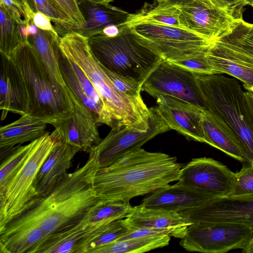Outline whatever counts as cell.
<instances>
[{"instance_id":"cell-27","label":"cell","mask_w":253,"mask_h":253,"mask_svg":"<svg viewBox=\"0 0 253 253\" xmlns=\"http://www.w3.org/2000/svg\"><path fill=\"white\" fill-rule=\"evenodd\" d=\"M97 227L86 226L81 222L69 231L49 236L34 253H83Z\"/></svg>"},{"instance_id":"cell-4","label":"cell","mask_w":253,"mask_h":253,"mask_svg":"<svg viewBox=\"0 0 253 253\" xmlns=\"http://www.w3.org/2000/svg\"><path fill=\"white\" fill-rule=\"evenodd\" d=\"M205 110L232 134L248 163L253 164V111L235 78L215 74L197 75Z\"/></svg>"},{"instance_id":"cell-30","label":"cell","mask_w":253,"mask_h":253,"mask_svg":"<svg viewBox=\"0 0 253 253\" xmlns=\"http://www.w3.org/2000/svg\"><path fill=\"white\" fill-rule=\"evenodd\" d=\"M132 207L129 202L100 201L81 222L89 227H98L126 218Z\"/></svg>"},{"instance_id":"cell-44","label":"cell","mask_w":253,"mask_h":253,"mask_svg":"<svg viewBox=\"0 0 253 253\" xmlns=\"http://www.w3.org/2000/svg\"><path fill=\"white\" fill-rule=\"evenodd\" d=\"M158 4L163 5H174L176 4L187 3L193 0H155Z\"/></svg>"},{"instance_id":"cell-8","label":"cell","mask_w":253,"mask_h":253,"mask_svg":"<svg viewBox=\"0 0 253 253\" xmlns=\"http://www.w3.org/2000/svg\"><path fill=\"white\" fill-rule=\"evenodd\" d=\"M57 141L53 133L47 131L37 139L24 164L8 183L4 193L0 195V231L36 197L34 187L36 178Z\"/></svg>"},{"instance_id":"cell-22","label":"cell","mask_w":253,"mask_h":253,"mask_svg":"<svg viewBox=\"0 0 253 253\" xmlns=\"http://www.w3.org/2000/svg\"><path fill=\"white\" fill-rule=\"evenodd\" d=\"M80 151L79 147L57 140L36 178L34 184L36 197L47 195L67 176L72 160Z\"/></svg>"},{"instance_id":"cell-46","label":"cell","mask_w":253,"mask_h":253,"mask_svg":"<svg viewBox=\"0 0 253 253\" xmlns=\"http://www.w3.org/2000/svg\"><path fill=\"white\" fill-rule=\"evenodd\" d=\"M114 0H78L79 1H85L94 4H107Z\"/></svg>"},{"instance_id":"cell-3","label":"cell","mask_w":253,"mask_h":253,"mask_svg":"<svg viewBox=\"0 0 253 253\" xmlns=\"http://www.w3.org/2000/svg\"><path fill=\"white\" fill-rule=\"evenodd\" d=\"M58 46L60 51L73 59L87 75L110 112L115 127L148 129L150 108L142 99L129 97L114 86L93 54L87 37L72 30L60 37Z\"/></svg>"},{"instance_id":"cell-28","label":"cell","mask_w":253,"mask_h":253,"mask_svg":"<svg viewBox=\"0 0 253 253\" xmlns=\"http://www.w3.org/2000/svg\"><path fill=\"white\" fill-rule=\"evenodd\" d=\"M202 126L207 144L242 163H248L240 147L229 130L206 110Z\"/></svg>"},{"instance_id":"cell-25","label":"cell","mask_w":253,"mask_h":253,"mask_svg":"<svg viewBox=\"0 0 253 253\" xmlns=\"http://www.w3.org/2000/svg\"><path fill=\"white\" fill-rule=\"evenodd\" d=\"M59 36L38 28L36 34L28 39L52 81L57 85L69 90L62 77L58 60Z\"/></svg>"},{"instance_id":"cell-47","label":"cell","mask_w":253,"mask_h":253,"mask_svg":"<svg viewBox=\"0 0 253 253\" xmlns=\"http://www.w3.org/2000/svg\"><path fill=\"white\" fill-rule=\"evenodd\" d=\"M246 94L250 105L253 111V94L249 91H246Z\"/></svg>"},{"instance_id":"cell-37","label":"cell","mask_w":253,"mask_h":253,"mask_svg":"<svg viewBox=\"0 0 253 253\" xmlns=\"http://www.w3.org/2000/svg\"><path fill=\"white\" fill-rule=\"evenodd\" d=\"M253 194V164L247 163L235 172L233 186L228 196Z\"/></svg>"},{"instance_id":"cell-19","label":"cell","mask_w":253,"mask_h":253,"mask_svg":"<svg viewBox=\"0 0 253 253\" xmlns=\"http://www.w3.org/2000/svg\"><path fill=\"white\" fill-rule=\"evenodd\" d=\"M0 109L1 120L8 112L28 114L29 96L23 76L11 57L0 53Z\"/></svg>"},{"instance_id":"cell-23","label":"cell","mask_w":253,"mask_h":253,"mask_svg":"<svg viewBox=\"0 0 253 253\" xmlns=\"http://www.w3.org/2000/svg\"><path fill=\"white\" fill-rule=\"evenodd\" d=\"M79 6L85 23L83 28L74 31L87 38L102 33L108 26L122 25L130 14L109 3L79 1Z\"/></svg>"},{"instance_id":"cell-14","label":"cell","mask_w":253,"mask_h":253,"mask_svg":"<svg viewBox=\"0 0 253 253\" xmlns=\"http://www.w3.org/2000/svg\"><path fill=\"white\" fill-rule=\"evenodd\" d=\"M58 60L62 77L73 94L90 111L97 124L115 127L114 120L103 98L82 68L60 49Z\"/></svg>"},{"instance_id":"cell-33","label":"cell","mask_w":253,"mask_h":253,"mask_svg":"<svg viewBox=\"0 0 253 253\" xmlns=\"http://www.w3.org/2000/svg\"><path fill=\"white\" fill-rule=\"evenodd\" d=\"M0 52L10 57L14 50L23 42L19 33V24L0 4Z\"/></svg>"},{"instance_id":"cell-6","label":"cell","mask_w":253,"mask_h":253,"mask_svg":"<svg viewBox=\"0 0 253 253\" xmlns=\"http://www.w3.org/2000/svg\"><path fill=\"white\" fill-rule=\"evenodd\" d=\"M88 41L93 54L104 67L142 84L163 60L124 24L116 36L100 33L88 38Z\"/></svg>"},{"instance_id":"cell-29","label":"cell","mask_w":253,"mask_h":253,"mask_svg":"<svg viewBox=\"0 0 253 253\" xmlns=\"http://www.w3.org/2000/svg\"><path fill=\"white\" fill-rule=\"evenodd\" d=\"M170 237L161 234L117 241L94 249L89 253H142L168 246Z\"/></svg>"},{"instance_id":"cell-18","label":"cell","mask_w":253,"mask_h":253,"mask_svg":"<svg viewBox=\"0 0 253 253\" xmlns=\"http://www.w3.org/2000/svg\"><path fill=\"white\" fill-rule=\"evenodd\" d=\"M216 74H225L253 86V55L231 44L216 40L206 52Z\"/></svg>"},{"instance_id":"cell-36","label":"cell","mask_w":253,"mask_h":253,"mask_svg":"<svg viewBox=\"0 0 253 253\" xmlns=\"http://www.w3.org/2000/svg\"><path fill=\"white\" fill-rule=\"evenodd\" d=\"M216 40L234 45L253 55V24L243 19L239 20L228 32Z\"/></svg>"},{"instance_id":"cell-1","label":"cell","mask_w":253,"mask_h":253,"mask_svg":"<svg viewBox=\"0 0 253 253\" xmlns=\"http://www.w3.org/2000/svg\"><path fill=\"white\" fill-rule=\"evenodd\" d=\"M99 168L89 155L83 166L68 173L47 195L33 199L5 226H38L48 237L75 227L101 200L94 185Z\"/></svg>"},{"instance_id":"cell-2","label":"cell","mask_w":253,"mask_h":253,"mask_svg":"<svg viewBox=\"0 0 253 253\" xmlns=\"http://www.w3.org/2000/svg\"><path fill=\"white\" fill-rule=\"evenodd\" d=\"M182 166L175 157L140 148L107 167L99 168L94 188L101 200L129 202L178 181Z\"/></svg>"},{"instance_id":"cell-40","label":"cell","mask_w":253,"mask_h":253,"mask_svg":"<svg viewBox=\"0 0 253 253\" xmlns=\"http://www.w3.org/2000/svg\"><path fill=\"white\" fill-rule=\"evenodd\" d=\"M0 4L19 25L29 24L33 21L34 13L25 0H0Z\"/></svg>"},{"instance_id":"cell-15","label":"cell","mask_w":253,"mask_h":253,"mask_svg":"<svg viewBox=\"0 0 253 253\" xmlns=\"http://www.w3.org/2000/svg\"><path fill=\"white\" fill-rule=\"evenodd\" d=\"M235 176V172L223 164L202 157L193 159L182 166L178 181L220 197L230 193Z\"/></svg>"},{"instance_id":"cell-9","label":"cell","mask_w":253,"mask_h":253,"mask_svg":"<svg viewBox=\"0 0 253 253\" xmlns=\"http://www.w3.org/2000/svg\"><path fill=\"white\" fill-rule=\"evenodd\" d=\"M253 234V227L241 223H193L179 244L189 252L223 253L237 249L243 250Z\"/></svg>"},{"instance_id":"cell-7","label":"cell","mask_w":253,"mask_h":253,"mask_svg":"<svg viewBox=\"0 0 253 253\" xmlns=\"http://www.w3.org/2000/svg\"><path fill=\"white\" fill-rule=\"evenodd\" d=\"M139 41L168 62L197 56L213 42L183 28L146 21L125 22Z\"/></svg>"},{"instance_id":"cell-48","label":"cell","mask_w":253,"mask_h":253,"mask_svg":"<svg viewBox=\"0 0 253 253\" xmlns=\"http://www.w3.org/2000/svg\"><path fill=\"white\" fill-rule=\"evenodd\" d=\"M245 89L247 90V91L250 92L253 94V86H247V85H243Z\"/></svg>"},{"instance_id":"cell-34","label":"cell","mask_w":253,"mask_h":253,"mask_svg":"<svg viewBox=\"0 0 253 253\" xmlns=\"http://www.w3.org/2000/svg\"><path fill=\"white\" fill-rule=\"evenodd\" d=\"M37 140L24 146L18 145L0 165V195L3 194L11 179L27 158Z\"/></svg>"},{"instance_id":"cell-49","label":"cell","mask_w":253,"mask_h":253,"mask_svg":"<svg viewBox=\"0 0 253 253\" xmlns=\"http://www.w3.org/2000/svg\"><path fill=\"white\" fill-rule=\"evenodd\" d=\"M244 1L246 5H249L253 7V0H244Z\"/></svg>"},{"instance_id":"cell-41","label":"cell","mask_w":253,"mask_h":253,"mask_svg":"<svg viewBox=\"0 0 253 253\" xmlns=\"http://www.w3.org/2000/svg\"><path fill=\"white\" fill-rule=\"evenodd\" d=\"M72 23L75 30L83 28L85 23L78 0H52Z\"/></svg>"},{"instance_id":"cell-26","label":"cell","mask_w":253,"mask_h":253,"mask_svg":"<svg viewBox=\"0 0 253 253\" xmlns=\"http://www.w3.org/2000/svg\"><path fill=\"white\" fill-rule=\"evenodd\" d=\"M48 236L39 227H5L0 231V253H34Z\"/></svg>"},{"instance_id":"cell-21","label":"cell","mask_w":253,"mask_h":253,"mask_svg":"<svg viewBox=\"0 0 253 253\" xmlns=\"http://www.w3.org/2000/svg\"><path fill=\"white\" fill-rule=\"evenodd\" d=\"M125 219L132 230L142 228L162 229L169 232L170 236L180 239L193 224L175 211L147 207L141 204L133 207Z\"/></svg>"},{"instance_id":"cell-16","label":"cell","mask_w":253,"mask_h":253,"mask_svg":"<svg viewBox=\"0 0 253 253\" xmlns=\"http://www.w3.org/2000/svg\"><path fill=\"white\" fill-rule=\"evenodd\" d=\"M73 111L52 122L57 140L80 148L88 152L101 139L97 123L90 111L74 95Z\"/></svg>"},{"instance_id":"cell-10","label":"cell","mask_w":253,"mask_h":253,"mask_svg":"<svg viewBox=\"0 0 253 253\" xmlns=\"http://www.w3.org/2000/svg\"><path fill=\"white\" fill-rule=\"evenodd\" d=\"M150 110L149 126L147 130L127 126L112 128L107 136L88 151L99 168L111 165L128 153L140 148L156 135L170 130L156 107Z\"/></svg>"},{"instance_id":"cell-43","label":"cell","mask_w":253,"mask_h":253,"mask_svg":"<svg viewBox=\"0 0 253 253\" xmlns=\"http://www.w3.org/2000/svg\"><path fill=\"white\" fill-rule=\"evenodd\" d=\"M51 21V19L42 12H37L34 14L33 22L38 28L59 35L55 27L52 25Z\"/></svg>"},{"instance_id":"cell-11","label":"cell","mask_w":253,"mask_h":253,"mask_svg":"<svg viewBox=\"0 0 253 253\" xmlns=\"http://www.w3.org/2000/svg\"><path fill=\"white\" fill-rule=\"evenodd\" d=\"M142 91L154 98L160 95L171 96L205 109L197 75L164 60L145 79Z\"/></svg>"},{"instance_id":"cell-13","label":"cell","mask_w":253,"mask_h":253,"mask_svg":"<svg viewBox=\"0 0 253 253\" xmlns=\"http://www.w3.org/2000/svg\"><path fill=\"white\" fill-rule=\"evenodd\" d=\"M179 213L192 223L230 222L253 227V194L215 197Z\"/></svg>"},{"instance_id":"cell-45","label":"cell","mask_w":253,"mask_h":253,"mask_svg":"<svg viewBox=\"0 0 253 253\" xmlns=\"http://www.w3.org/2000/svg\"><path fill=\"white\" fill-rule=\"evenodd\" d=\"M242 252L245 253H253V234L245 248L242 250Z\"/></svg>"},{"instance_id":"cell-39","label":"cell","mask_w":253,"mask_h":253,"mask_svg":"<svg viewBox=\"0 0 253 253\" xmlns=\"http://www.w3.org/2000/svg\"><path fill=\"white\" fill-rule=\"evenodd\" d=\"M207 51L187 59L169 62L196 75L216 74L206 57Z\"/></svg>"},{"instance_id":"cell-35","label":"cell","mask_w":253,"mask_h":253,"mask_svg":"<svg viewBox=\"0 0 253 253\" xmlns=\"http://www.w3.org/2000/svg\"><path fill=\"white\" fill-rule=\"evenodd\" d=\"M32 11L41 12L49 17L55 25L59 35L74 30L70 19L52 0H25Z\"/></svg>"},{"instance_id":"cell-50","label":"cell","mask_w":253,"mask_h":253,"mask_svg":"<svg viewBox=\"0 0 253 253\" xmlns=\"http://www.w3.org/2000/svg\"><path fill=\"white\" fill-rule=\"evenodd\" d=\"M26 1V0H25Z\"/></svg>"},{"instance_id":"cell-38","label":"cell","mask_w":253,"mask_h":253,"mask_svg":"<svg viewBox=\"0 0 253 253\" xmlns=\"http://www.w3.org/2000/svg\"><path fill=\"white\" fill-rule=\"evenodd\" d=\"M100 66L114 86L119 91L129 97L142 99L140 93L142 91V83L118 75L110 71L101 64Z\"/></svg>"},{"instance_id":"cell-17","label":"cell","mask_w":253,"mask_h":253,"mask_svg":"<svg viewBox=\"0 0 253 253\" xmlns=\"http://www.w3.org/2000/svg\"><path fill=\"white\" fill-rule=\"evenodd\" d=\"M156 98L155 107L170 129L177 131L189 140L207 144L202 126L205 109L167 95H160Z\"/></svg>"},{"instance_id":"cell-32","label":"cell","mask_w":253,"mask_h":253,"mask_svg":"<svg viewBox=\"0 0 253 253\" xmlns=\"http://www.w3.org/2000/svg\"><path fill=\"white\" fill-rule=\"evenodd\" d=\"M133 230L129 228L125 218L100 226L86 244L84 253H89L94 249L115 242Z\"/></svg>"},{"instance_id":"cell-5","label":"cell","mask_w":253,"mask_h":253,"mask_svg":"<svg viewBox=\"0 0 253 253\" xmlns=\"http://www.w3.org/2000/svg\"><path fill=\"white\" fill-rule=\"evenodd\" d=\"M10 57L20 69L26 84L29 114L42 118L50 124L73 111V93L52 81L28 40L22 42Z\"/></svg>"},{"instance_id":"cell-24","label":"cell","mask_w":253,"mask_h":253,"mask_svg":"<svg viewBox=\"0 0 253 253\" xmlns=\"http://www.w3.org/2000/svg\"><path fill=\"white\" fill-rule=\"evenodd\" d=\"M48 122L31 114H25L18 120L0 128V149H11L15 145L32 142L42 136L47 131Z\"/></svg>"},{"instance_id":"cell-31","label":"cell","mask_w":253,"mask_h":253,"mask_svg":"<svg viewBox=\"0 0 253 253\" xmlns=\"http://www.w3.org/2000/svg\"><path fill=\"white\" fill-rule=\"evenodd\" d=\"M138 21H146L182 28L179 20V11L176 5H160L157 1L152 4L145 3L142 8L138 11L130 13L126 22Z\"/></svg>"},{"instance_id":"cell-42","label":"cell","mask_w":253,"mask_h":253,"mask_svg":"<svg viewBox=\"0 0 253 253\" xmlns=\"http://www.w3.org/2000/svg\"><path fill=\"white\" fill-rule=\"evenodd\" d=\"M219 8L227 11L238 19H243L244 7L246 5L244 0H211Z\"/></svg>"},{"instance_id":"cell-20","label":"cell","mask_w":253,"mask_h":253,"mask_svg":"<svg viewBox=\"0 0 253 253\" xmlns=\"http://www.w3.org/2000/svg\"><path fill=\"white\" fill-rule=\"evenodd\" d=\"M214 197L207 191L178 181L154 191L143 199L141 204L180 213L198 207Z\"/></svg>"},{"instance_id":"cell-12","label":"cell","mask_w":253,"mask_h":253,"mask_svg":"<svg viewBox=\"0 0 253 253\" xmlns=\"http://www.w3.org/2000/svg\"><path fill=\"white\" fill-rule=\"evenodd\" d=\"M176 6L181 27L211 42L226 34L240 20L211 0H193Z\"/></svg>"}]
</instances>
